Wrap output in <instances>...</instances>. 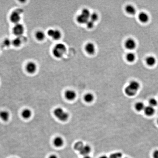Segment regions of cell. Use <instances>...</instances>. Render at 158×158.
I'll return each instance as SVG.
<instances>
[{"mask_svg":"<svg viewBox=\"0 0 158 158\" xmlns=\"http://www.w3.org/2000/svg\"><path fill=\"white\" fill-rule=\"evenodd\" d=\"M140 85L139 83L135 81H132L129 83L125 89V93L129 96L135 95L139 89Z\"/></svg>","mask_w":158,"mask_h":158,"instance_id":"1","label":"cell"},{"mask_svg":"<svg viewBox=\"0 0 158 158\" xmlns=\"http://www.w3.org/2000/svg\"><path fill=\"white\" fill-rule=\"evenodd\" d=\"M67 48L64 44L59 43L55 45L53 49V54L57 58H62L66 52Z\"/></svg>","mask_w":158,"mask_h":158,"instance_id":"2","label":"cell"},{"mask_svg":"<svg viewBox=\"0 0 158 158\" xmlns=\"http://www.w3.org/2000/svg\"><path fill=\"white\" fill-rule=\"evenodd\" d=\"M53 113L55 117L61 121L65 122L69 118V114L62 108H56L54 110Z\"/></svg>","mask_w":158,"mask_h":158,"instance_id":"3","label":"cell"},{"mask_svg":"<svg viewBox=\"0 0 158 158\" xmlns=\"http://www.w3.org/2000/svg\"><path fill=\"white\" fill-rule=\"evenodd\" d=\"M91 13L87 9H83L81 13L77 16L76 20L80 24H86L89 20Z\"/></svg>","mask_w":158,"mask_h":158,"instance_id":"4","label":"cell"},{"mask_svg":"<svg viewBox=\"0 0 158 158\" xmlns=\"http://www.w3.org/2000/svg\"><path fill=\"white\" fill-rule=\"evenodd\" d=\"M12 31L14 35L19 36L23 34L24 31V27L21 24L17 23L14 26Z\"/></svg>","mask_w":158,"mask_h":158,"instance_id":"5","label":"cell"},{"mask_svg":"<svg viewBox=\"0 0 158 158\" xmlns=\"http://www.w3.org/2000/svg\"><path fill=\"white\" fill-rule=\"evenodd\" d=\"M48 34L49 36L52 37L55 40L59 39L61 37V32L58 30L49 29L48 32Z\"/></svg>","mask_w":158,"mask_h":158,"instance_id":"6","label":"cell"},{"mask_svg":"<svg viewBox=\"0 0 158 158\" xmlns=\"http://www.w3.org/2000/svg\"><path fill=\"white\" fill-rule=\"evenodd\" d=\"M125 46L128 49L133 50L136 48V43L135 40L133 38H128L125 42Z\"/></svg>","mask_w":158,"mask_h":158,"instance_id":"7","label":"cell"},{"mask_svg":"<svg viewBox=\"0 0 158 158\" xmlns=\"http://www.w3.org/2000/svg\"><path fill=\"white\" fill-rule=\"evenodd\" d=\"M85 50L89 54H93L95 51V46L93 43H88L85 45Z\"/></svg>","mask_w":158,"mask_h":158,"instance_id":"8","label":"cell"},{"mask_svg":"<svg viewBox=\"0 0 158 158\" xmlns=\"http://www.w3.org/2000/svg\"><path fill=\"white\" fill-rule=\"evenodd\" d=\"M26 70L28 73L33 74L36 70V65L33 62H29L26 65Z\"/></svg>","mask_w":158,"mask_h":158,"instance_id":"9","label":"cell"},{"mask_svg":"<svg viewBox=\"0 0 158 158\" xmlns=\"http://www.w3.org/2000/svg\"><path fill=\"white\" fill-rule=\"evenodd\" d=\"M10 19L12 22L17 24L20 21L21 19V17L18 12L14 11L11 15Z\"/></svg>","mask_w":158,"mask_h":158,"instance_id":"10","label":"cell"},{"mask_svg":"<svg viewBox=\"0 0 158 158\" xmlns=\"http://www.w3.org/2000/svg\"><path fill=\"white\" fill-rule=\"evenodd\" d=\"M10 117V114L8 111L2 110L0 111V118L3 121H8Z\"/></svg>","mask_w":158,"mask_h":158,"instance_id":"11","label":"cell"},{"mask_svg":"<svg viewBox=\"0 0 158 158\" xmlns=\"http://www.w3.org/2000/svg\"><path fill=\"white\" fill-rule=\"evenodd\" d=\"M65 98L69 100H73L76 97V93L73 90H68L65 93Z\"/></svg>","mask_w":158,"mask_h":158,"instance_id":"12","label":"cell"},{"mask_svg":"<svg viewBox=\"0 0 158 158\" xmlns=\"http://www.w3.org/2000/svg\"><path fill=\"white\" fill-rule=\"evenodd\" d=\"M32 115V111L28 108L23 110L21 112L22 118L25 119H28L31 118Z\"/></svg>","mask_w":158,"mask_h":158,"instance_id":"13","label":"cell"},{"mask_svg":"<svg viewBox=\"0 0 158 158\" xmlns=\"http://www.w3.org/2000/svg\"><path fill=\"white\" fill-rule=\"evenodd\" d=\"M138 18L139 21L142 23L148 22L149 20L148 15L145 12H140L139 14Z\"/></svg>","mask_w":158,"mask_h":158,"instance_id":"14","label":"cell"},{"mask_svg":"<svg viewBox=\"0 0 158 158\" xmlns=\"http://www.w3.org/2000/svg\"><path fill=\"white\" fill-rule=\"evenodd\" d=\"M54 145L56 147H60L63 146L64 143L63 139L60 137H57L54 139Z\"/></svg>","mask_w":158,"mask_h":158,"instance_id":"15","label":"cell"},{"mask_svg":"<svg viewBox=\"0 0 158 158\" xmlns=\"http://www.w3.org/2000/svg\"><path fill=\"white\" fill-rule=\"evenodd\" d=\"M91 151V148L88 145H84L82 148L80 150V153L81 155L86 156L90 153Z\"/></svg>","mask_w":158,"mask_h":158,"instance_id":"16","label":"cell"},{"mask_svg":"<svg viewBox=\"0 0 158 158\" xmlns=\"http://www.w3.org/2000/svg\"><path fill=\"white\" fill-rule=\"evenodd\" d=\"M144 110L145 114L148 116L153 115L155 112L154 108L150 106L146 107Z\"/></svg>","mask_w":158,"mask_h":158,"instance_id":"17","label":"cell"},{"mask_svg":"<svg viewBox=\"0 0 158 158\" xmlns=\"http://www.w3.org/2000/svg\"><path fill=\"white\" fill-rule=\"evenodd\" d=\"M146 63L149 66H153L156 63V59L153 56H149L147 57L146 60Z\"/></svg>","mask_w":158,"mask_h":158,"instance_id":"18","label":"cell"},{"mask_svg":"<svg viewBox=\"0 0 158 158\" xmlns=\"http://www.w3.org/2000/svg\"><path fill=\"white\" fill-rule=\"evenodd\" d=\"M125 10L127 13L130 15H134L136 13V9L133 6L131 5L127 6L125 8Z\"/></svg>","mask_w":158,"mask_h":158,"instance_id":"19","label":"cell"},{"mask_svg":"<svg viewBox=\"0 0 158 158\" xmlns=\"http://www.w3.org/2000/svg\"><path fill=\"white\" fill-rule=\"evenodd\" d=\"M126 58L128 62H133L136 59L135 54L133 52L128 53L126 56Z\"/></svg>","mask_w":158,"mask_h":158,"instance_id":"20","label":"cell"},{"mask_svg":"<svg viewBox=\"0 0 158 158\" xmlns=\"http://www.w3.org/2000/svg\"><path fill=\"white\" fill-rule=\"evenodd\" d=\"M94 96L91 93H88L86 94L84 96V100L86 102L90 103L93 101Z\"/></svg>","mask_w":158,"mask_h":158,"instance_id":"21","label":"cell"},{"mask_svg":"<svg viewBox=\"0 0 158 158\" xmlns=\"http://www.w3.org/2000/svg\"><path fill=\"white\" fill-rule=\"evenodd\" d=\"M145 107L144 104L141 102H137L135 105V108L138 111H141L143 110H144Z\"/></svg>","mask_w":158,"mask_h":158,"instance_id":"22","label":"cell"},{"mask_svg":"<svg viewBox=\"0 0 158 158\" xmlns=\"http://www.w3.org/2000/svg\"><path fill=\"white\" fill-rule=\"evenodd\" d=\"M45 37V34L42 31H38L36 33V37L38 40H42L44 39Z\"/></svg>","mask_w":158,"mask_h":158,"instance_id":"23","label":"cell"},{"mask_svg":"<svg viewBox=\"0 0 158 158\" xmlns=\"http://www.w3.org/2000/svg\"><path fill=\"white\" fill-rule=\"evenodd\" d=\"M84 144H83V142H81V141H79V142H76L75 144L74 148L76 150L80 151L81 149L82 148V147H84Z\"/></svg>","mask_w":158,"mask_h":158,"instance_id":"24","label":"cell"},{"mask_svg":"<svg viewBox=\"0 0 158 158\" xmlns=\"http://www.w3.org/2000/svg\"><path fill=\"white\" fill-rule=\"evenodd\" d=\"M99 18V16L98 14L95 12H93V13L91 14L90 17V19L91 21H92L93 22H95L98 20Z\"/></svg>","mask_w":158,"mask_h":158,"instance_id":"25","label":"cell"},{"mask_svg":"<svg viewBox=\"0 0 158 158\" xmlns=\"http://www.w3.org/2000/svg\"><path fill=\"white\" fill-rule=\"evenodd\" d=\"M21 41L19 38L17 37L15 38L12 41V44L14 46L18 47L21 45Z\"/></svg>","mask_w":158,"mask_h":158,"instance_id":"26","label":"cell"},{"mask_svg":"<svg viewBox=\"0 0 158 158\" xmlns=\"http://www.w3.org/2000/svg\"><path fill=\"white\" fill-rule=\"evenodd\" d=\"M122 157L121 153L116 152L110 155V158H121Z\"/></svg>","mask_w":158,"mask_h":158,"instance_id":"27","label":"cell"},{"mask_svg":"<svg viewBox=\"0 0 158 158\" xmlns=\"http://www.w3.org/2000/svg\"><path fill=\"white\" fill-rule=\"evenodd\" d=\"M149 103L150 106H151L153 107L154 106H156L157 104V102L154 99H150L149 100Z\"/></svg>","mask_w":158,"mask_h":158,"instance_id":"28","label":"cell"},{"mask_svg":"<svg viewBox=\"0 0 158 158\" xmlns=\"http://www.w3.org/2000/svg\"><path fill=\"white\" fill-rule=\"evenodd\" d=\"M86 24V26H87L88 28L91 29L93 28V27H94V22L91 21L90 20H89L88 21V22Z\"/></svg>","mask_w":158,"mask_h":158,"instance_id":"29","label":"cell"},{"mask_svg":"<svg viewBox=\"0 0 158 158\" xmlns=\"http://www.w3.org/2000/svg\"><path fill=\"white\" fill-rule=\"evenodd\" d=\"M4 44L5 46L8 47V46L10 45V41L8 39H6L5 40V41H4Z\"/></svg>","mask_w":158,"mask_h":158,"instance_id":"30","label":"cell"},{"mask_svg":"<svg viewBox=\"0 0 158 158\" xmlns=\"http://www.w3.org/2000/svg\"><path fill=\"white\" fill-rule=\"evenodd\" d=\"M153 158H158V150H156L153 153Z\"/></svg>","mask_w":158,"mask_h":158,"instance_id":"31","label":"cell"},{"mask_svg":"<svg viewBox=\"0 0 158 158\" xmlns=\"http://www.w3.org/2000/svg\"><path fill=\"white\" fill-rule=\"evenodd\" d=\"M49 158H58L56 155H52L49 157Z\"/></svg>","mask_w":158,"mask_h":158,"instance_id":"32","label":"cell"},{"mask_svg":"<svg viewBox=\"0 0 158 158\" xmlns=\"http://www.w3.org/2000/svg\"><path fill=\"white\" fill-rule=\"evenodd\" d=\"M84 158H91V157H90V156H89V155H86V156H85Z\"/></svg>","mask_w":158,"mask_h":158,"instance_id":"33","label":"cell"},{"mask_svg":"<svg viewBox=\"0 0 158 158\" xmlns=\"http://www.w3.org/2000/svg\"><path fill=\"white\" fill-rule=\"evenodd\" d=\"M100 158H108L106 156H105V155H103V156H101V157Z\"/></svg>","mask_w":158,"mask_h":158,"instance_id":"34","label":"cell"},{"mask_svg":"<svg viewBox=\"0 0 158 158\" xmlns=\"http://www.w3.org/2000/svg\"></svg>","mask_w":158,"mask_h":158,"instance_id":"35","label":"cell"},{"mask_svg":"<svg viewBox=\"0 0 158 158\" xmlns=\"http://www.w3.org/2000/svg\"></svg>","mask_w":158,"mask_h":158,"instance_id":"36","label":"cell"}]
</instances>
